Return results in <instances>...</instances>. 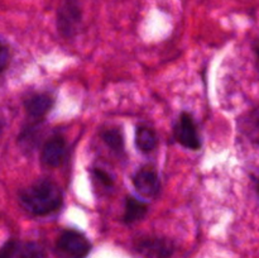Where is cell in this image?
Here are the masks:
<instances>
[{
	"label": "cell",
	"mask_w": 259,
	"mask_h": 258,
	"mask_svg": "<svg viewBox=\"0 0 259 258\" xmlns=\"http://www.w3.org/2000/svg\"><path fill=\"white\" fill-rule=\"evenodd\" d=\"M133 185L142 195L148 197L157 196L161 191V180L151 166L142 167L133 175Z\"/></svg>",
	"instance_id": "obj_6"
},
{
	"label": "cell",
	"mask_w": 259,
	"mask_h": 258,
	"mask_svg": "<svg viewBox=\"0 0 259 258\" xmlns=\"http://www.w3.org/2000/svg\"><path fill=\"white\" fill-rule=\"evenodd\" d=\"M137 148L142 152H151L157 146V136L149 126H138L136 132Z\"/></svg>",
	"instance_id": "obj_11"
},
{
	"label": "cell",
	"mask_w": 259,
	"mask_h": 258,
	"mask_svg": "<svg viewBox=\"0 0 259 258\" xmlns=\"http://www.w3.org/2000/svg\"><path fill=\"white\" fill-rule=\"evenodd\" d=\"M148 212V205L141 200L136 199L133 196L126 197L125 201V211H124L123 220L126 224H133V223L139 222L146 217Z\"/></svg>",
	"instance_id": "obj_10"
},
{
	"label": "cell",
	"mask_w": 259,
	"mask_h": 258,
	"mask_svg": "<svg viewBox=\"0 0 259 258\" xmlns=\"http://www.w3.org/2000/svg\"><path fill=\"white\" fill-rule=\"evenodd\" d=\"M257 191H258V194H259V181H258V184H257Z\"/></svg>",
	"instance_id": "obj_18"
},
{
	"label": "cell",
	"mask_w": 259,
	"mask_h": 258,
	"mask_svg": "<svg viewBox=\"0 0 259 258\" xmlns=\"http://www.w3.org/2000/svg\"><path fill=\"white\" fill-rule=\"evenodd\" d=\"M19 202L32 215L42 217L62 206L63 194L56 182L39 180L19 192Z\"/></svg>",
	"instance_id": "obj_1"
},
{
	"label": "cell",
	"mask_w": 259,
	"mask_h": 258,
	"mask_svg": "<svg viewBox=\"0 0 259 258\" xmlns=\"http://www.w3.org/2000/svg\"><path fill=\"white\" fill-rule=\"evenodd\" d=\"M18 250V243L15 240H8L0 248V258H13Z\"/></svg>",
	"instance_id": "obj_15"
},
{
	"label": "cell",
	"mask_w": 259,
	"mask_h": 258,
	"mask_svg": "<svg viewBox=\"0 0 259 258\" xmlns=\"http://www.w3.org/2000/svg\"><path fill=\"white\" fill-rule=\"evenodd\" d=\"M20 258H47V255L38 243L29 242L23 247Z\"/></svg>",
	"instance_id": "obj_13"
},
{
	"label": "cell",
	"mask_w": 259,
	"mask_h": 258,
	"mask_svg": "<svg viewBox=\"0 0 259 258\" xmlns=\"http://www.w3.org/2000/svg\"><path fill=\"white\" fill-rule=\"evenodd\" d=\"M9 50H8L7 46L0 42V73L7 68L8 63H9Z\"/></svg>",
	"instance_id": "obj_16"
},
{
	"label": "cell",
	"mask_w": 259,
	"mask_h": 258,
	"mask_svg": "<svg viewBox=\"0 0 259 258\" xmlns=\"http://www.w3.org/2000/svg\"><path fill=\"white\" fill-rule=\"evenodd\" d=\"M174 136L175 139L186 148L196 151L201 147V138L197 132L196 124L190 114L182 113L180 115L179 120L175 124Z\"/></svg>",
	"instance_id": "obj_5"
},
{
	"label": "cell",
	"mask_w": 259,
	"mask_h": 258,
	"mask_svg": "<svg viewBox=\"0 0 259 258\" xmlns=\"http://www.w3.org/2000/svg\"><path fill=\"white\" fill-rule=\"evenodd\" d=\"M66 142L62 137L55 136L48 139L42 148L40 161L48 167H57L66 156Z\"/></svg>",
	"instance_id": "obj_7"
},
{
	"label": "cell",
	"mask_w": 259,
	"mask_h": 258,
	"mask_svg": "<svg viewBox=\"0 0 259 258\" xmlns=\"http://www.w3.org/2000/svg\"><path fill=\"white\" fill-rule=\"evenodd\" d=\"M134 249L147 258H169L175 252V244L167 238L147 235L134 242Z\"/></svg>",
	"instance_id": "obj_4"
},
{
	"label": "cell",
	"mask_w": 259,
	"mask_h": 258,
	"mask_svg": "<svg viewBox=\"0 0 259 258\" xmlns=\"http://www.w3.org/2000/svg\"><path fill=\"white\" fill-rule=\"evenodd\" d=\"M253 50H254L255 56H257V58H258V61H259V40H258V42H255V45H254V47H253Z\"/></svg>",
	"instance_id": "obj_17"
},
{
	"label": "cell",
	"mask_w": 259,
	"mask_h": 258,
	"mask_svg": "<svg viewBox=\"0 0 259 258\" xmlns=\"http://www.w3.org/2000/svg\"><path fill=\"white\" fill-rule=\"evenodd\" d=\"M81 8L78 0H65L61 4L57 14L58 32L65 38L77 34L81 24Z\"/></svg>",
	"instance_id": "obj_3"
},
{
	"label": "cell",
	"mask_w": 259,
	"mask_h": 258,
	"mask_svg": "<svg viewBox=\"0 0 259 258\" xmlns=\"http://www.w3.org/2000/svg\"><path fill=\"white\" fill-rule=\"evenodd\" d=\"M91 250L90 240L77 230H63L56 242L57 258H86Z\"/></svg>",
	"instance_id": "obj_2"
},
{
	"label": "cell",
	"mask_w": 259,
	"mask_h": 258,
	"mask_svg": "<svg viewBox=\"0 0 259 258\" xmlns=\"http://www.w3.org/2000/svg\"><path fill=\"white\" fill-rule=\"evenodd\" d=\"M93 177L96 182H99V185H101L103 187L106 189H111L114 185V180L111 177V175L108 171H105L104 168H94L93 169Z\"/></svg>",
	"instance_id": "obj_14"
},
{
	"label": "cell",
	"mask_w": 259,
	"mask_h": 258,
	"mask_svg": "<svg viewBox=\"0 0 259 258\" xmlns=\"http://www.w3.org/2000/svg\"><path fill=\"white\" fill-rule=\"evenodd\" d=\"M240 131L249 142L259 147V105L240 119Z\"/></svg>",
	"instance_id": "obj_9"
},
{
	"label": "cell",
	"mask_w": 259,
	"mask_h": 258,
	"mask_svg": "<svg viewBox=\"0 0 259 258\" xmlns=\"http://www.w3.org/2000/svg\"><path fill=\"white\" fill-rule=\"evenodd\" d=\"M104 143L114 152H123L124 149V138L121 131L119 128H109L101 133Z\"/></svg>",
	"instance_id": "obj_12"
},
{
	"label": "cell",
	"mask_w": 259,
	"mask_h": 258,
	"mask_svg": "<svg viewBox=\"0 0 259 258\" xmlns=\"http://www.w3.org/2000/svg\"><path fill=\"white\" fill-rule=\"evenodd\" d=\"M53 105L52 96L48 94H34L24 101V106L29 116L39 119L51 110Z\"/></svg>",
	"instance_id": "obj_8"
}]
</instances>
